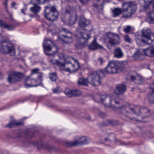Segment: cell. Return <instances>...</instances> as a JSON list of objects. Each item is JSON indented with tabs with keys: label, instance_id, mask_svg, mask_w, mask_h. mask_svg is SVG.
I'll return each mask as SVG.
<instances>
[{
	"label": "cell",
	"instance_id": "11",
	"mask_svg": "<svg viewBox=\"0 0 154 154\" xmlns=\"http://www.w3.org/2000/svg\"><path fill=\"white\" fill-rule=\"evenodd\" d=\"M104 42L108 47L115 46L120 43V38L116 34L108 33L104 36Z\"/></svg>",
	"mask_w": 154,
	"mask_h": 154
},
{
	"label": "cell",
	"instance_id": "10",
	"mask_svg": "<svg viewBox=\"0 0 154 154\" xmlns=\"http://www.w3.org/2000/svg\"><path fill=\"white\" fill-rule=\"evenodd\" d=\"M43 49L45 54L48 56L56 54L58 51L57 46L52 41L48 39L44 40Z\"/></svg>",
	"mask_w": 154,
	"mask_h": 154
},
{
	"label": "cell",
	"instance_id": "25",
	"mask_svg": "<svg viewBox=\"0 0 154 154\" xmlns=\"http://www.w3.org/2000/svg\"><path fill=\"white\" fill-rule=\"evenodd\" d=\"M101 48V46L97 43L96 40H94L93 42L89 46V48L93 50H96Z\"/></svg>",
	"mask_w": 154,
	"mask_h": 154
},
{
	"label": "cell",
	"instance_id": "20",
	"mask_svg": "<svg viewBox=\"0 0 154 154\" xmlns=\"http://www.w3.org/2000/svg\"><path fill=\"white\" fill-rule=\"evenodd\" d=\"M144 53L148 57H154V46H151L145 49Z\"/></svg>",
	"mask_w": 154,
	"mask_h": 154
},
{
	"label": "cell",
	"instance_id": "30",
	"mask_svg": "<svg viewBox=\"0 0 154 154\" xmlns=\"http://www.w3.org/2000/svg\"><path fill=\"white\" fill-rule=\"evenodd\" d=\"M124 38L125 40L127 41L128 42L130 41V39L128 37V36H125Z\"/></svg>",
	"mask_w": 154,
	"mask_h": 154
},
{
	"label": "cell",
	"instance_id": "8",
	"mask_svg": "<svg viewBox=\"0 0 154 154\" xmlns=\"http://www.w3.org/2000/svg\"><path fill=\"white\" fill-rule=\"evenodd\" d=\"M105 77V74L103 71H95L89 75L87 78L89 83L93 86H98L100 85Z\"/></svg>",
	"mask_w": 154,
	"mask_h": 154
},
{
	"label": "cell",
	"instance_id": "17",
	"mask_svg": "<svg viewBox=\"0 0 154 154\" xmlns=\"http://www.w3.org/2000/svg\"><path fill=\"white\" fill-rule=\"evenodd\" d=\"M24 75L22 73L19 72H11L8 77V81L11 84L15 83L21 81L23 78Z\"/></svg>",
	"mask_w": 154,
	"mask_h": 154
},
{
	"label": "cell",
	"instance_id": "13",
	"mask_svg": "<svg viewBox=\"0 0 154 154\" xmlns=\"http://www.w3.org/2000/svg\"><path fill=\"white\" fill-rule=\"evenodd\" d=\"M1 51L5 54H9L11 56L15 55V50L13 44L10 42L5 41L1 44Z\"/></svg>",
	"mask_w": 154,
	"mask_h": 154
},
{
	"label": "cell",
	"instance_id": "29",
	"mask_svg": "<svg viewBox=\"0 0 154 154\" xmlns=\"http://www.w3.org/2000/svg\"><path fill=\"white\" fill-rule=\"evenodd\" d=\"M48 77L51 81H56L57 78L56 73H54V72L49 74Z\"/></svg>",
	"mask_w": 154,
	"mask_h": 154
},
{
	"label": "cell",
	"instance_id": "26",
	"mask_svg": "<svg viewBox=\"0 0 154 154\" xmlns=\"http://www.w3.org/2000/svg\"><path fill=\"white\" fill-rule=\"evenodd\" d=\"M78 83L80 85H83V86H88L89 82L87 79H85L83 78H81L78 81Z\"/></svg>",
	"mask_w": 154,
	"mask_h": 154
},
{
	"label": "cell",
	"instance_id": "19",
	"mask_svg": "<svg viewBox=\"0 0 154 154\" xmlns=\"http://www.w3.org/2000/svg\"><path fill=\"white\" fill-rule=\"evenodd\" d=\"M126 90V85L124 84H120L115 87L114 92L116 95H121L124 93Z\"/></svg>",
	"mask_w": 154,
	"mask_h": 154
},
{
	"label": "cell",
	"instance_id": "23",
	"mask_svg": "<svg viewBox=\"0 0 154 154\" xmlns=\"http://www.w3.org/2000/svg\"><path fill=\"white\" fill-rule=\"evenodd\" d=\"M114 54L115 57L117 58H121L123 56V54L121 49L120 48H117L115 49L114 51Z\"/></svg>",
	"mask_w": 154,
	"mask_h": 154
},
{
	"label": "cell",
	"instance_id": "1",
	"mask_svg": "<svg viewBox=\"0 0 154 154\" xmlns=\"http://www.w3.org/2000/svg\"><path fill=\"white\" fill-rule=\"evenodd\" d=\"M122 114L131 120L140 122H150L152 118L150 110L144 107L134 104H127L121 108Z\"/></svg>",
	"mask_w": 154,
	"mask_h": 154
},
{
	"label": "cell",
	"instance_id": "16",
	"mask_svg": "<svg viewBox=\"0 0 154 154\" xmlns=\"http://www.w3.org/2000/svg\"><path fill=\"white\" fill-rule=\"evenodd\" d=\"M126 79L130 82L134 84L139 85L143 83V78L135 71L129 72L126 77Z\"/></svg>",
	"mask_w": 154,
	"mask_h": 154
},
{
	"label": "cell",
	"instance_id": "12",
	"mask_svg": "<svg viewBox=\"0 0 154 154\" xmlns=\"http://www.w3.org/2000/svg\"><path fill=\"white\" fill-rule=\"evenodd\" d=\"M44 15L48 20L54 22L57 19L59 12L55 7L52 5H48L45 9Z\"/></svg>",
	"mask_w": 154,
	"mask_h": 154
},
{
	"label": "cell",
	"instance_id": "9",
	"mask_svg": "<svg viewBox=\"0 0 154 154\" xmlns=\"http://www.w3.org/2000/svg\"><path fill=\"white\" fill-rule=\"evenodd\" d=\"M137 5L132 1L125 2L122 5V16L125 18L130 17L136 12Z\"/></svg>",
	"mask_w": 154,
	"mask_h": 154
},
{
	"label": "cell",
	"instance_id": "2",
	"mask_svg": "<svg viewBox=\"0 0 154 154\" xmlns=\"http://www.w3.org/2000/svg\"><path fill=\"white\" fill-rule=\"evenodd\" d=\"M51 62L63 70L74 72L79 69L80 65L76 60L68 56L56 53L51 59Z\"/></svg>",
	"mask_w": 154,
	"mask_h": 154
},
{
	"label": "cell",
	"instance_id": "27",
	"mask_svg": "<svg viewBox=\"0 0 154 154\" xmlns=\"http://www.w3.org/2000/svg\"><path fill=\"white\" fill-rule=\"evenodd\" d=\"M40 7H39L38 5H34L30 9L31 11L35 14H38L40 11Z\"/></svg>",
	"mask_w": 154,
	"mask_h": 154
},
{
	"label": "cell",
	"instance_id": "22",
	"mask_svg": "<svg viewBox=\"0 0 154 154\" xmlns=\"http://www.w3.org/2000/svg\"><path fill=\"white\" fill-rule=\"evenodd\" d=\"M112 14L114 17L119 16V15L122 14V9L119 8H114L112 10Z\"/></svg>",
	"mask_w": 154,
	"mask_h": 154
},
{
	"label": "cell",
	"instance_id": "4",
	"mask_svg": "<svg viewBox=\"0 0 154 154\" xmlns=\"http://www.w3.org/2000/svg\"><path fill=\"white\" fill-rule=\"evenodd\" d=\"M135 38L139 46L148 45L154 42V34L150 29L144 28L136 33Z\"/></svg>",
	"mask_w": 154,
	"mask_h": 154
},
{
	"label": "cell",
	"instance_id": "6",
	"mask_svg": "<svg viewBox=\"0 0 154 154\" xmlns=\"http://www.w3.org/2000/svg\"><path fill=\"white\" fill-rule=\"evenodd\" d=\"M42 81V76L37 70L33 71L32 73L28 76L26 79V83L27 86L35 87L40 85Z\"/></svg>",
	"mask_w": 154,
	"mask_h": 154
},
{
	"label": "cell",
	"instance_id": "18",
	"mask_svg": "<svg viewBox=\"0 0 154 154\" xmlns=\"http://www.w3.org/2000/svg\"><path fill=\"white\" fill-rule=\"evenodd\" d=\"M65 93L69 97H78L82 95V92L80 90L70 89H67L65 90Z\"/></svg>",
	"mask_w": 154,
	"mask_h": 154
},
{
	"label": "cell",
	"instance_id": "21",
	"mask_svg": "<svg viewBox=\"0 0 154 154\" xmlns=\"http://www.w3.org/2000/svg\"><path fill=\"white\" fill-rule=\"evenodd\" d=\"M148 99L150 102L151 103H154V82L151 85Z\"/></svg>",
	"mask_w": 154,
	"mask_h": 154
},
{
	"label": "cell",
	"instance_id": "7",
	"mask_svg": "<svg viewBox=\"0 0 154 154\" xmlns=\"http://www.w3.org/2000/svg\"><path fill=\"white\" fill-rule=\"evenodd\" d=\"M125 68V64L124 62L119 61H112L108 64L106 71L109 74L119 73L123 71Z\"/></svg>",
	"mask_w": 154,
	"mask_h": 154
},
{
	"label": "cell",
	"instance_id": "14",
	"mask_svg": "<svg viewBox=\"0 0 154 154\" xmlns=\"http://www.w3.org/2000/svg\"><path fill=\"white\" fill-rule=\"evenodd\" d=\"M59 36L60 39L66 44H69L72 42V33L67 29H62L59 32Z\"/></svg>",
	"mask_w": 154,
	"mask_h": 154
},
{
	"label": "cell",
	"instance_id": "5",
	"mask_svg": "<svg viewBox=\"0 0 154 154\" xmlns=\"http://www.w3.org/2000/svg\"><path fill=\"white\" fill-rule=\"evenodd\" d=\"M100 100L102 103L108 107L121 108L125 105L121 100L108 95H102L100 97Z\"/></svg>",
	"mask_w": 154,
	"mask_h": 154
},
{
	"label": "cell",
	"instance_id": "28",
	"mask_svg": "<svg viewBox=\"0 0 154 154\" xmlns=\"http://www.w3.org/2000/svg\"><path fill=\"white\" fill-rule=\"evenodd\" d=\"M124 31L127 34H131L134 31V29H133L132 27L130 26H126L124 27Z\"/></svg>",
	"mask_w": 154,
	"mask_h": 154
},
{
	"label": "cell",
	"instance_id": "3",
	"mask_svg": "<svg viewBox=\"0 0 154 154\" xmlns=\"http://www.w3.org/2000/svg\"><path fill=\"white\" fill-rule=\"evenodd\" d=\"M77 19V13L72 5L65 4L61 10V20L66 25L71 26L75 23Z\"/></svg>",
	"mask_w": 154,
	"mask_h": 154
},
{
	"label": "cell",
	"instance_id": "24",
	"mask_svg": "<svg viewBox=\"0 0 154 154\" xmlns=\"http://www.w3.org/2000/svg\"><path fill=\"white\" fill-rule=\"evenodd\" d=\"M147 20L148 22L154 24V11L149 13V15L147 17Z\"/></svg>",
	"mask_w": 154,
	"mask_h": 154
},
{
	"label": "cell",
	"instance_id": "15",
	"mask_svg": "<svg viewBox=\"0 0 154 154\" xmlns=\"http://www.w3.org/2000/svg\"><path fill=\"white\" fill-rule=\"evenodd\" d=\"M90 142L88 137L86 136H81L77 137L71 143L68 144V146L71 147L84 146L88 144Z\"/></svg>",
	"mask_w": 154,
	"mask_h": 154
}]
</instances>
